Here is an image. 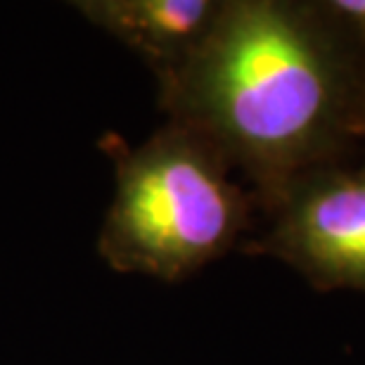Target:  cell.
<instances>
[{"mask_svg":"<svg viewBox=\"0 0 365 365\" xmlns=\"http://www.w3.org/2000/svg\"><path fill=\"white\" fill-rule=\"evenodd\" d=\"M157 83L166 121L207 138L259 211L365 138V57L320 3L225 0L200 50Z\"/></svg>","mask_w":365,"mask_h":365,"instance_id":"6da1fadb","label":"cell"},{"mask_svg":"<svg viewBox=\"0 0 365 365\" xmlns=\"http://www.w3.org/2000/svg\"><path fill=\"white\" fill-rule=\"evenodd\" d=\"M257 200L197 130L166 121L116 155L98 252L116 273L180 282L242 242Z\"/></svg>","mask_w":365,"mask_h":365,"instance_id":"7a4b0ae2","label":"cell"},{"mask_svg":"<svg viewBox=\"0 0 365 365\" xmlns=\"http://www.w3.org/2000/svg\"><path fill=\"white\" fill-rule=\"evenodd\" d=\"M261 214L266 228L242 252L282 261L320 292L365 294V164L304 173Z\"/></svg>","mask_w":365,"mask_h":365,"instance_id":"3957f363","label":"cell"},{"mask_svg":"<svg viewBox=\"0 0 365 365\" xmlns=\"http://www.w3.org/2000/svg\"><path fill=\"white\" fill-rule=\"evenodd\" d=\"M320 7L365 57V0H323Z\"/></svg>","mask_w":365,"mask_h":365,"instance_id":"5b68a950","label":"cell"},{"mask_svg":"<svg viewBox=\"0 0 365 365\" xmlns=\"http://www.w3.org/2000/svg\"><path fill=\"white\" fill-rule=\"evenodd\" d=\"M225 0H78L76 12L135 53L157 81L178 71L214 29Z\"/></svg>","mask_w":365,"mask_h":365,"instance_id":"277c9868","label":"cell"}]
</instances>
